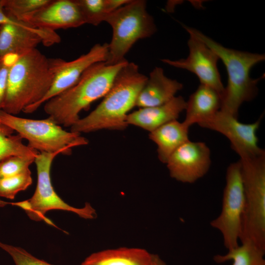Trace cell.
I'll return each instance as SVG.
<instances>
[{"label":"cell","mask_w":265,"mask_h":265,"mask_svg":"<svg viewBox=\"0 0 265 265\" xmlns=\"http://www.w3.org/2000/svg\"><path fill=\"white\" fill-rule=\"evenodd\" d=\"M147 78L139 72L136 64L128 62L100 104L88 115L80 118L71 127V131L81 134L103 129H125L128 126L126 120L129 112L135 106Z\"/></svg>","instance_id":"cell-1"},{"label":"cell","mask_w":265,"mask_h":265,"mask_svg":"<svg viewBox=\"0 0 265 265\" xmlns=\"http://www.w3.org/2000/svg\"><path fill=\"white\" fill-rule=\"evenodd\" d=\"M128 62L115 65L105 62L92 64L75 85L44 103L45 112L57 124L71 128L80 119L82 110L105 96L117 74Z\"/></svg>","instance_id":"cell-2"},{"label":"cell","mask_w":265,"mask_h":265,"mask_svg":"<svg viewBox=\"0 0 265 265\" xmlns=\"http://www.w3.org/2000/svg\"><path fill=\"white\" fill-rule=\"evenodd\" d=\"M53 79L49 58L36 48L19 56L9 71L2 110L28 114L47 93Z\"/></svg>","instance_id":"cell-3"},{"label":"cell","mask_w":265,"mask_h":265,"mask_svg":"<svg viewBox=\"0 0 265 265\" xmlns=\"http://www.w3.org/2000/svg\"><path fill=\"white\" fill-rule=\"evenodd\" d=\"M189 33L212 49L224 64L228 81L222 98L220 110L238 117L240 106L257 95V84L262 78L253 79L250 73L256 64L265 60L263 53H252L226 48L198 29L182 25Z\"/></svg>","instance_id":"cell-4"},{"label":"cell","mask_w":265,"mask_h":265,"mask_svg":"<svg viewBox=\"0 0 265 265\" xmlns=\"http://www.w3.org/2000/svg\"><path fill=\"white\" fill-rule=\"evenodd\" d=\"M239 157L244 207L239 240L265 250V152Z\"/></svg>","instance_id":"cell-5"},{"label":"cell","mask_w":265,"mask_h":265,"mask_svg":"<svg viewBox=\"0 0 265 265\" xmlns=\"http://www.w3.org/2000/svg\"><path fill=\"white\" fill-rule=\"evenodd\" d=\"M105 21L112 29L105 62L108 65L126 61L125 55L137 41L151 37L157 30L153 17L146 10V2L143 0H131L109 14Z\"/></svg>","instance_id":"cell-6"},{"label":"cell","mask_w":265,"mask_h":265,"mask_svg":"<svg viewBox=\"0 0 265 265\" xmlns=\"http://www.w3.org/2000/svg\"><path fill=\"white\" fill-rule=\"evenodd\" d=\"M0 122L10 127L23 139L27 146L39 153L58 151L69 156L72 148L86 145L88 140L77 132L67 131L47 117L44 119L23 118L0 110Z\"/></svg>","instance_id":"cell-7"},{"label":"cell","mask_w":265,"mask_h":265,"mask_svg":"<svg viewBox=\"0 0 265 265\" xmlns=\"http://www.w3.org/2000/svg\"><path fill=\"white\" fill-rule=\"evenodd\" d=\"M59 155H62V153H38L34 160L37 180L34 194L27 200L11 203V205L23 210L31 219L44 220L50 224L53 223L45 215L53 210L71 212L85 219H94L97 213L89 203H86L80 208L72 207L65 202L54 190L51 181V169L54 159Z\"/></svg>","instance_id":"cell-8"},{"label":"cell","mask_w":265,"mask_h":265,"mask_svg":"<svg viewBox=\"0 0 265 265\" xmlns=\"http://www.w3.org/2000/svg\"><path fill=\"white\" fill-rule=\"evenodd\" d=\"M244 207V193L240 160L231 163L226 174L222 208L219 215L210 222L219 231L228 250L238 247Z\"/></svg>","instance_id":"cell-9"},{"label":"cell","mask_w":265,"mask_h":265,"mask_svg":"<svg viewBox=\"0 0 265 265\" xmlns=\"http://www.w3.org/2000/svg\"><path fill=\"white\" fill-rule=\"evenodd\" d=\"M108 56V44H97L88 52L72 61L60 58H49L53 75L52 84L42 100L28 112L36 111L49 100L71 88L78 81L83 73L92 64L106 62Z\"/></svg>","instance_id":"cell-10"},{"label":"cell","mask_w":265,"mask_h":265,"mask_svg":"<svg viewBox=\"0 0 265 265\" xmlns=\"http://www.w3.org/2000/svg\"><path fill=\"white\" fill-rule=\"evenodd\" d=\"M261 118L254 123L244 124L238 121V117L220 109L198 125L225 136L230 140L231 148L239 156L256 155L265 152L258 146L256 134Z\"/></svg>","instance_id":"cell-11"},{"label":"cell","mask_w":265,"mask_h":265,"mask_svg":"<svg viewBox=\"0 0 265 265\" xmlns=\"http://www.w3.org/2000/svg\"><path fill=\"white\" fill-rule=\"evenodd\" d=\"M10 18L9 22L0 25V58L7 54L21 55L41 43L50 46L61 41L55 31L35 28Z\"/></svg>","instance_id":"cell-12"},{"label":"cell","mask_w":265,"mask_h":265,"mask_svg":"<svg viewBox=\"0 0 265 265\" xmlns=\"http://www.w3.org/2000/svg\"><path fill=\"white\" fill-rule=\"evenodd\" d=\"M187 45L189 54L186 58L176 60L163 59L161 61L194 74L201 84L214 89L222 98L225 87L217 67L218 56L204 43L191 35H189Z\"/></svg>","instance_id":"cell-13"},{"label":"cell","mask_w":265,"mask_h":265,"mask_svg":"<svg viewBox=\"0 0 265 265\" xmlns=\"http://www.w3.org/2000/svg\"><path fill=\"white\" fill-rule=\"evenodd\" d=\"M210 156V149L205 143L189 140L173 152L166 163L172 178L192 184L208 172Z\"/></svg>","instance_id":"cell-14"},{"label":"cell","mask_w":265,"mask_h":265,"mask_svg":"<svg viewBox=\"0 0 265 265\" xmlns=\"http://www.w3.org/2000/svg\"><path fill=\"white\" fill-rule=\"evenodd\" d=\"M19 21L31 27L55 31L80 26L85 24L76 0H51L38 10Z\"/></svg>","instance_id":"cell-15"},{"label":"cell","mask_w":265,"mask_h":265,"mask_svg":"<svg viewBox=\"0 0 265 265\" xmlns=\"http://www.w3.org/2000/svg\"><path fill=\"white\" fill-rule=\"evenodd\" d=\"M186 107V101L184 98L175 96L163 105L140 108L129 113L127 123L128 125H134L151 132L168 122L177 120Z\"/></svg>","instance_id":"cell-16"},{"label":"cell","mask_w":265,"mask_h":265,"mask_svg":"<svg viewBox=\"0 0 265 265\" xmlns=\"http://www.w3.org/2000/svg\"><path fill=\"white\" fill-rule=\"evenodd\" d=\"M183 87L182 83L167 77L162 68L156 67L140 91L135 106L142 108L163 105L174 98Z\"/></svg>","instance_id":"cell-17"},{"label":"cell","mask_w":265,"mask_h":265,"mask_svg":"<svg viewBox=\"0 0 265 265\" xmlns=\"http://www.w3.org/2000/svg\"><path fill=\"white\" fill-rule=\"evenodd\" d=\"M222 98L214 89L200 84L186 102V115L183 122L188 127L212 116L221 107Z\"/></svg>","instance_id":"cell-18"},{"label":"cell","mask_w":265,"mask_h":265,"mask_svg":"<svg viewBox=\"0 0 265 265\" xmlns=\"http://www.w3.org/2000/svg\"><path fill=\"white\" fill-rule=\"evenodd\" d=\"M189 128L177 120L168 122L149 133V138L157 145L158 158L166 163L180 146L189 140Z\"/></svg>","instance_id":"cell-19"},{"label":"cell","mask_w":265,"mask_h":265,"mask_svg":"<svg viewBox=\"0 0 265 265\" xmlns=\"http://www.w3.org/2000/svg\"><path fill=\"white\" fill-rule=\"evenodd\" d=\"M153 254L147 250L132 247H120L94 253L81 265H150Z\"/></svg>","instance_id":"cell-20"},{"label":"cell","mask_w":265,"mask_h":265,"mask_svg":"<svg viewBox=\"0 0 265 265\" xmlns=\"http://www.w3.org/2000/svg\"><path fill=\"white\" fill-rule=\"evenodd\" d=\"M265 249L248 241L229 250L225 255H215L213 260L216 263L232 260L233 265H265Z\"/></svg>","instance_id":"cell-21"},{"label":"cell","mask_w":265,"mask_h":265,"mask_svg":"<svg viewBox=\"0 0 265 265\" xmlns=\"http://www.w3.org/2000/svg\"><path fill=\"white\" fill-rule=\"evenodd\" d=\"M12 129L0 122V161L8 157L16 155L36 157L39 152L24 144L23 139Z\"/></svg>","instance_id":"cell-22"},{"label":"cell","mask_w":265,"mask_h":265,"mask_svg":"<svg viewBox=\"0 0 265 265\" xmlns=\"http://www.w3.org/2000/svg\"><path fill=\"white\" fill-rule=\"evenodd\" d=\"M85 24L98 26L110 13L107 0H76Z\"/></svg>","instance_id":"cell-23"},{"label":"cell","mask_w":265,"mask_h":265,"mask_svg":"<svg viewBox=\"0 0 265 265\" xmlns=\"http://www.w3.org/2000/svg\"><path fill=\"white\" fill-rule=\"evenodd\" d=\"M32 183L30 169L15 176L0 178V197L14 199L18 193L26 189Z\"/></svg>","instance_id":"cell-24"},{"label":"cell","mask_w":265,"mask_h":265,"mask_svg":"<svg viewBox=\"0 0 265 265\" xmlns=\"http://www.w3.org/2000/svg\"><path fill=\"white\" fill-rule=\"evenodd\" d=\"M51 0H5V14L17 20L41 9Z\"/></svg>","instance_id":"cell-25"},{"label":"cell","mask_w":265,"mask_h":265,"mask_svg":"<svg viewBox=\"0 0 265 265\" xmlns=\"http://www.w3.org/2000/svg\"><path fill=\"white\" fill-rule=\"evenodd\" d=\"M35 157L11 156L0 161V178L15 176L29 170Z\"/></svg>","instance_id":"cell-26"},{"label":"cell","mask_w":265,"mask_h":265,"mask_svg":"<svg viewBox=\"0 0 265 265\" xmlns=\"http://www.w3.org/2000/svg\"><path fill=\"white\" fill-rule=\"evenodd\" d=\"M0 248L11 256L15 265H53L36 258L20 247L0 241Z\"/></svg>","instance_id":"cell-27"},{"label":"cell","mask_w":265,"mask_h":265,"mask_svg":"<svg viewBox=\"0 0 265 265\" xmlns=\"http://www.w3.org/2000/svg\"><path fill=\"white\" fill-rule=\"evenodd\" d=\"M18 56L15 54H7L0 58V110L2 109L4 106L10 68Z\"/></svg>","instance_id":"cell-28"},{"label":"cell","mask_w":265,"mask_h":265,"mask_svg":"<svg viewBox=\"0 0 265 265\" xmlns=\"http://www.w3.org/2000/svg\"><path fill=\"white\" fill-rule=\"evenodd\" d=\"M4 3L5 0H0V25L6 23L10 20V17L4 11Z\"/></svg>","instance_id":"cell-29"},{"label":"cell","mask_w":265,"mask_h":265,"mask_svg":"<svg viewBox=\"0 0 265 265\" xmlns=\"http://www.w3.org/2000/svg\"><path fill=\"white\" fill-rule=\"evenodd\" d=\"M150 265H166V264L158 255L153 254Z\"/></svg>","instance_id":"cell-30"},{"label":"cell","mask_w":265,"mask_h":265,"mask_svg":"<svg viewBox=\"0 0 265 265\" xmlns=\"http://www.w3.org/2000/svg\"></svg>","instance_id":"cell-31"}]
</instances>
